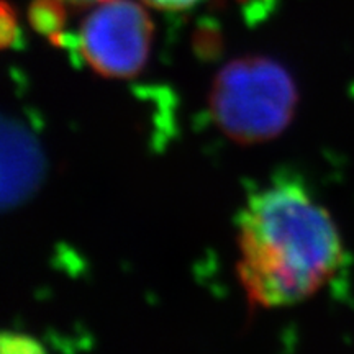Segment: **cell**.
Instances as JSON below:
<instances>
[{"mask_svg":"<svg viewBox=\"0 0 354 354\" xmlns=\"http://www.w3.org/2000/svg\"><path fill=\"white\" fill-rule=\"evenodd\" d=\"M44 169L43 151L35 136L20 122L0 113V210L32 197Z\"/></svg>","mask_w":354,"mask_h":354,"instance_id":"4","label":"cell"},{"mask_svg":"<svg viewBox=\"0 0 354 354\" xmlns=\"http://www.w3.org/2000/svg\"><path fill=\"white\" fill-rule=\"evenodd\" d=\"M64 0H33L28 8V21L35 32L50 39L63 33L66 25Z\"/></svg>","mask_w":354,"mask_h":354,"instance_id":"5","label":"cell"},{"mask_svg":"<svg viewBox=\"0 0 354 354\" xmlns=\"http://www.w3.org/2000/svg\"><path fill=\"white\" fill-rule=\"evenodd\" d=\"M299 91L284 66L268 56L230 61L214 79L209 97L212 120L238 145H261L290 125Z\"/></svg>","mask_w":354,"mask_h":354,"instance_id":"2","label":"cell"},{"mask_svg":"<svg viewBox=\"0 0 354 354\" xmlns=\"http://www.w3.org/2000/svg\"><path fill=\"white\" fill-rule=\"evenodd\" d=\"M43 346L37 339L19 333H0V354L41 353Z\"/></svg>","mask_w":354,"mask_h":354,"instance_id":"7","label":"cell"},{"mask_svg":"<svg viewBox=\"0 0 354 354\" xmlns=\"http://www.w3.org/2000/svg\"><path fill=\"white\" fill-rule=\"evenodd\" d=\"M146 6L165 12H180L194 7L198 0H143Z\"/></svg>","mask_w":354,"mask_h":354,"instance_id":"8","label":"cell"},{"mask_svg":"<svg viewBox=\"0 0 354 354\" xmlns=\"http://www.w3.org/2000/svg\"><path fill=\"white\" fill-rule=\"evenodd\" d=\"M151 17L133 0H105L84 20L82 59L102 77L131 79L143 71L153 44Z\"/></svg>","mask_w":354,"mask_h":354,"instance_id":"3","label":"cell"},{"mask_svg":"<svg viewBox=\"0 0 354 354\" xmlns=\"http://www.w3.org/2000/svg\"><path fill=\"white\" fill-rule=\"evenodd\" d=\"M238 246L243 289L264 308L310 299L344 263L335 220L292 179L276 180L248 197L238 215Z\"/></svg>","mask_w":354,"mask_h":354,"instance_id":"1","label":"cell"},{"mask_svg":"<svg viewBox=\"0 0 354 354\" xmlns=\"http://www.w3.org/2000/svg\"><path fill=\"white\" fill-rule=\"evenodd\" d=\"M20 39V25L17 13L7 0H0V51L15 46Z\"/></svg>","mask_w":354,"mask_h":354,"instance_id":"6","label":"cell"},{"mask_svg":"<svg viewBox=\"0 0 354 354\" xmlns=\"http://www.w3.org/2000/svg\"><path fill=\"white\" fill-rule=\"evenodd\" d=\"M64 2L73 3V6H91L94 2H105V0H64Z\"/></svg>","mask_w":354,"mask_h":354,"instance_id":"9","label":"cell"}]
</instances>
